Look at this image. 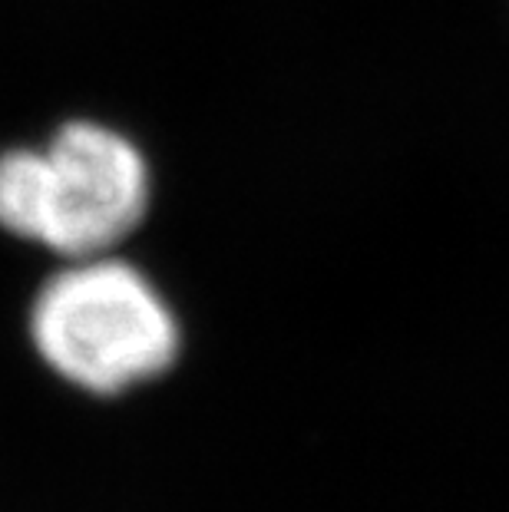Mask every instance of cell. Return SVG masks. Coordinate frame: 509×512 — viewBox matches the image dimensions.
<instances>
[{"label": "cell", "instance_id": "obj_1", "mask_svg": "<svg viewBox=\"0 0 509 512\" xmlns=\"http://www.w3.org/2000/svg\"><path fill=\"white\" fill-rule=\"evenodd\" d=\"M149 195L143 152L100 123H67L43 149L0 156V228L70 261L129 238Z\"/></svg>", "mask_w": 509, "mask_h": 512}, {"label": "cell", "instance_id": "obj_2", "mask_svg": "<svg viewBox=\"0 0 509 512\" xmlns=\"http://www.w3.org/2000/svg\"><path fill=\"white\" fill-rule=\"evenodd\" d=\"M40 361L96 397L162 377L179 357V321L143 271L110 255L70 261L30 308Z\"/></svg>", "mask_w": 509, "mask_h": 512}]
</instances>
